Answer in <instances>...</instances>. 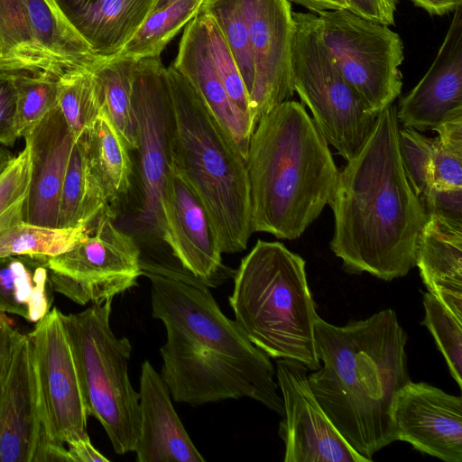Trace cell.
Instances as JSON below:
<instances>
[{"mask_svg":"<svg viewBox=\"0 0 462 462\" xmlns=\"http://www.w3.org/2000/svg\"><path fill=\"white\" fill-rule=\"evenodd\" d=\"M152 314L166 329L161 376L177 402L199 406L249 398L284 416L270 357L219 308L209 287L173 275L145 273Z\"/></svg>","mask_w":462,"mask_h":462,"instance_id":"1","label":"cell"},{"mask_svg":"<svg viewBox=\"0 0 462 462\" xmlns=\"http://www.w3.org/2000/svg\"><path fill=\"white\" fill-rule=\"evenodd\" d=\"M396 107L383 109L365 143L339 171L332 199L330 248L350 273L392 281L415 266L427 221L405 175L398 148Z\"/></svg>","mask_w":462,"mask_h":462,"instance_id":"2","label":"cell"},{"mask_svg":"<svg viewBox=\"0 0 462 462\" xmlns=\"http://www.w3.org/2000/svg\"><path fill=\"white\" fill-rule=\"evenodd\" d=\"M314 337L323 366L308 375L310 388L347 444L370 462L396 440L393 405L411 381L407 335L387 309L342 327L318 315Z\"/></svg>","mask_w":462,"mask_h":462,"instance_id":"3","label":"cell"},{"mask_svg":"<svg viewBox=\"0 0 462 462\" xmlns=\"http://www.w3.org/2000/svg\"><path fill=\"white\" fill-rule=\"evenodd\" d=\"M253 232L296 239L328 205L337 168L305 106L287 100L258 121L246 155Z\"/></svg>","mask_w":462,"mask_h":462,"instance_id":"4","label":"cell"},{"mask_svg":"<svg viewBox=\"0 0 462 462\" xmlns=\"http://www.w3.org/2000/svg\"><path fill=\"white\" fill-rule=\"evenodd\" d=\"M170 163L203 204L222 253L244 251L252 235L246 160L199 95L172 65Z\"/></svg>","mask_w":462,"mask_h":462,"instance_id":"5","label":"cell"},{"mask_svg":"<svg viewBox=\"0 0 462 462\" xmlns=\"http://www.w3.org/2000/svg\"><path fill=\"white\" fill-rule=\"evenodd\" d=\"M305 265L283 244L259 239L235 272L228 300L238 326L269 357L295 360L318 370V313Z\"/></svg>","mask_w":462,"mask_h":462,"instance_id":"6","label":"cell"},{"mask_svg":"<svg viewBox=\"0 0 462 462\" xmlns=\"http://www.w3.org/2000/svg\"><path fill=\"white\" fill-rule=\"evenodd\" d=\"M113 299L61 315L88 415L102 425L116 453L134 452L139 435V393L130 382L132 345L110 325Z\"/></svg>","mask_w":462,"mask_h":462,"instance_id":"7","label":"cell"},{"mask_svg":"<svg viewBox=\"0 0 462 462\" xmlns=\"http://www.w3.org/2000/svg\"><path fill=\"white\" fill-rule=\"evenodd\" d=\"M291 70L294 92L308 106L317 128L346 162L369 136L372 114L343 77L322 42L318 15L293 13Z\"/></svg>","mask_w":462,"mask_h":462,"instance_id":"8","label":"cell"},{"mask_svg":"<svg viewBox=\"0 0 462 462\" xmlns=\"http://www.w3.org/2000/svg\"><path fill=\"white\" fill-rule=\"evenodd\" d=\"M115 219L114 208L106 206L71 249L47 257L53 291L86 305L113 299L136 285L142 275L141 248Z\"/></svg>","mask_w":462,"mask_h":462,"instance_id":"9","label":"cell"},{"mask_svg":"<svg viewBox=\"0 0 462 462\" xmlns=\"http://www.w3.org/2000/svg\"><path fill=\"white\" fill-rule=\"evenodd\" d=\"M318 15L319 37L337 69L368 110L378 116L400 96L403 44L388 25L348 10Z\"/></svg>","mask_w":462,"mask_h":462,"instance_id":"10","label":"cell"},{"mask_svg":"<svg viewBox=\"0 0 462 462\" xmlns=\"http://www.w3.org/2000/svg\"><path fill=\"white\" fill-rule=\"evenodd\" d=\"M97 56L55 0H0V71L47 73L92 69Z\"/></svg>","mask_w":462,"mask_h":462,"instance_id":"11","label":"cell"},{"mask_svg":"<svg viewBox=\"0 0 462 462\" xmlns=\"http://www.w3.org/2000/svg\"><path fill=\"white\" fill-rule=\"evenodd\" d=\"M132 100L137 121L139 221L162 239L160 196L170 163L171 106L167 68L159 58L135 61Z\"/></svg>","mask_w":462,"mask_h":462,"instance_id":"12","label":"cell"},{"mask_svg":"<svg viewBox=\"0 0 462 462\" xmlns=\"http://www.w3.org/2000/svg\"><path fill=\"white\" fill-rule=\"evenodd\" d=\"M0 462H71L50 432L33 347L19 333L0 399Z\"/></svg>","mask_w":462,"mask_h":462,"instance_id":"13","label":"cell"},{"mask_svg":"<svg viewBox=\"0 0 462 462\" xmlns=\"http://www.w3.org/2000/svg\"><path fill=\"white\" fill-rule=\"evenodd\" d=\"M61 315L53 308L27 335L51 435L55 441L69 444L88 438L89 415Z\"/></svg>","mask_w":462,"mask_h":462,"instance_id":"14","label":"cell"},{"mask_svg":"<svg viewBox=\"0 0 462 462\" xmlns=\"http://www.w3.org/2000/svg\"><path fill=\"white\" fill-rule=\"evenodd\" d=\"M162 239L176 263L195 279L216 288L234 276L208 213L197 194L169 163L160 196Z\"/></svg>","mask_w":462,"mask_h":462,"instance_id":"15","label":"cell"},{"mask_svg":"<svg viewBox=\"0 0 462 462\" xmlns=\"http://www.w3.org/2000/svg\"><path fill=\"white\" fill-rule=\"evenodd\" d=\"M308 368L280 358L276 377L284 416L279 435L285 445L284 462H367L356 453L329 420L308 383Z\"/></svg>","mask_w":462,"mask_h":462,"instance_id":"16","label":"cell"},{"mask_svg":"<svg viewBox=\"0 0 462 462\" xmlns=\"http://www.w3.org/2000/svg\"><path fill=\"white\" fill-rule=\"evenodd\" d=\"M254 80L250 105L255 124L293 93L291 54L293 17L287 0H243Z\"/></svg>","mask_w":462,"mask_h":462,"instance_id":"17","label":"cell"},{"mask_svg":"<svg viewBox=\"0 0 462 462\" xmlns=\"http://www.w3.org/2000/svg\"><path fill=\"white\" fill-rule=\"evenodd\" d=\"M396 440L445 462H462V399L410 381L392 410Z\"/></svg>","mask_w":462,"mask_h":462,"instance_id":"18","label":"cell"},{"mask_svg":"<svg viewBox=\"0 0 462 462\" xmlns=\"http://www.w3.org/2000/svg\"><path fill=\"white\" fill-rule=\"evenodd\" d=\"M454 12L430 68L396 108L403 127L434 131L462 116V5Z\"/></svg>","mask_w":462,"mask_h":462,"instance_id":"19","label":"cell"},{"mask_svg":"<svg viewBox=\"0 0 462 462\" xmlns=\"http://www.w3.org/2000/svg\"><path fill=\"white\" fill-rule=\"evenodd\" d=\"M23 138L31 158L23 222L55 228L61 188L75 139L59 106Z\"/></svg>","mask_w":462,"mask_h":462,"instance_id":"20","label":"cell"},{"mask_svg":"<svg viewBox=\"0 0 462 462\" xmlns=\"http://www.w3.org/2000/svg\"><path fill=\"white\" fill-rule=\"evenodd\" d=\"M137 462H204L171 403L168 386L152 364H142Z\"/></svg>","mask_w":462,"mask_h":462,"instance_id":"21","label":"cell"},{"mask_svg":"<svg viewBox=\"0 0 462 462\" xmlns=\"http://www.w3.org/2000/svg\"><path fill=\"white\" fill-rule=\"evenodd\" d=\"M171 65L194 88L246 160L255 125L235 106L223 86L208 47L201 10L186 25Z\"/></svg>","mask_w":462,"mask_h":462,"instance_id":"22","label":"cell"},{"mask_svg":"<svg viewBox=\"0 0 462 462\" xmlns=\"http://www.w3.org/2000/svg\"><path fill=\"white\" fill-rule=\"evenodd\" d=\"M415 266L428 292L462 321V220L429 215Z\"/></svg>","mask_w":462,"mask_h":462,"instance_id":"23","label":"cell"},{"mask_svg":"<svg viewBox=\"0 0 462 462\" xmlns=\"http://www.w3.org/2000/svg\"><path fill=\"white\" fill-rule=\"evenodd\" d=\"M55 1L75 31L102 58L119 54L156 3V0Z\"/></svg>","mask_w":462,"mask_h":462,"instance_id":"24","label":"cell"},{"mask_svg":"<svg viewBox=\"0 0 462 462\" xmlns=\"http://www.w3.org/2000/svg\"><path fill=\"white\" fill-rule=\"evenodd\" d=\"M46 260L45 256L33 255L0 258V312L36 323L51 310Z\"/></svg>","mask_w":462,"mask_h":462,"instance_id":"25","label":"cell"},{"mask_svg":"<svg viewBox=\"0 0 462 462\" xmlns=\"http://www.w3.org/2000/svg\"><path fill=\"white\" fill-rule=\"evenodd\" d=\"M81 137L89 171L113 207L131 188L130 150L104 111Z\"/></svg>","mask_w":462,"mask_h":462,"instance_id":"26","label":"cell"},{"mask_svg":"<svg viewBox=\"0 0 462 462\" xmlns=\"http://www.w3.org/2000/svg\"><path fill=\"white\" fill-rule=\"evenodd\" d=\"M107 205L104 191L89 171L79 137L73 144L62 184L57 227L87 226Z\"/></svg>","mask_w":462,"mask_h":462,"instance_id":"27","label":"cell"},{"mask_svg":"<svg viewBox=\"0 0 462 462\" xmlns=\"http://www.w3.org/2000/svg\"><path fill=\"white\" fill-rule=\"evenodd\" d=\"M135 60L115 56L104 58L92 70L98 81L103 111L125 140L130 151H136L137 121L132 90Z\"/></svg>","mask_w":462,"mask_h":462,"instance_id":"28","label":"cell"},{"mask_svg":"<svg viewBox=\"0 0 462 462\" xmlns=\"http://www.w3.org/2000/svg\"><path fill=\"white\" fill-rule=\"evenodd\" d=\"M205 0H177L153 11L117 56L139 60L159 58L167 44L201 10Z\"/></svg>","mask_w":462,"mask_h":462,"instance_id":"29","label":"cell"},{"mask_svg":"<svg viewBox=\"0 0 462 462\" xmlns=\"http://www.w3.org/2000/svg\"><path fill=\"white\" fill-rule=\"evenodd\" d=\"M58 106L78 140L103 111L100 87L92 69H72L58 78Z\"/></svg>","mask_w":462,"mask_h":462,"instance_id":"30","label":"cell"},{"mask_svg":"<svg viewBox=\"0 0 462 462\" xmlns=\"http://www.w3.org/2000/svg\"><path fill=\"white\" fill-rule=\"evenodd\" d=\"M86 228H53L20 222L0 232V258L58 255L71 249Z\"/></svg>","mask_w":462,"mask_h":462,"instance_id":"31","label":"cell"},{"mask_svg":"<svg viewBox=\"0 0 462 462\" xmlns=\"http://www.w3.org/2000/svg\"><path fill=\"white\" fill-rule=\"evenodd\" d=\"M201 10L213 19L221 32L250 97L254 69L243 0H205Z\"/></svg>","mask_w":462,"mask_h":462,"instance_id":"32","label":"cell"},{"mask_svg":"<svg viewBox=\"0 0 462 462\" xmlns=\"http://www.w3.org/2000/svg\"><path fill=\"white\" fill-rule=\"evenodd\" d=\"M17 91V132L30 133L58 106V78L47 73L15 72Z\"/></svg>","mask_w":462,"mask_h":462,"instance_id":"33","label":"cell"},{"mask_svg":"<svg viewBox=\"0 0 462 462\" xmlns=\"http://www.w3.org/2000/svg\"><path fill=\"white\" fill-rule=\"evenodd\" d=\"M425 317L422 325L433 336L443 355L450 374L461 388L462 378V321L452 315L432 294L424 293Z\"/></svg>","mask_w":462,"mask_h":462,"instance_id":"34","label":"cell"},{"mask_svg":"<svg viewBox=\"0 0 462 462\" xmlns=\"http://www.w3.org/2000/svg\"><path fill=\"white\" fill-rule=\"evenodd\" d=\"M398 148L407 180L421 199L433 186L434 138L413 128H399Z\"/></svg>","mask_w":462,"mask_h":462,"instance_id":"35","label":"cell"},{"mask_svg":"<svg viewBox=\"0 0 462 462\" xmlns=\"http://www.w3.org/2000/svg\"><path fill=\"white\" fill-rule=\"evenodd\" d=\"M435 132L433 186L438 189L462 188V116L452 118Z\"/></svg>","mask_w":462,"mask_h":462,"instance_id":"36","label":"cell"},{"mask_svg":"<svg viewBox=\"0 0 462 462\" xmlns=\"http://www.w3.org/2000/svg\"><path fill=\"white\" fill-rule=\"evenodd\" d=\"M207 40L215 68L235 106L255 125L249 96L243 79L221 32L213 19L203 10Z\"/></svg>","mask_w":462,"mask_h":462,"instance_id":"37","label":"cell"},{"mask_svg":"<svg viewBox=\"0 0 462 462\" xmlns=\"http://www.w3.org/2000/svg\"><path fill=\"white\" fill-rule=\"evenodd\" d=\"M30 178L31 158L25 146L0 175V232L23 221Z\"/></svg>","mask_w":462,"mask_h":462,"instance_id":"38","label":"cell"},{"mask_svg":"<svg viewBox=\"0 0 462 462\" xmlns=\"http://www.w3.org/2000/svg\"><path fill=\"white\" fill-rule=\"evenodd\" d=\"M15 72L0 71V143L13 145L17 132V91Z\"/></svg>","mask_w":462,"mask_h":462,"instance_id":"39","label":"cell"},{"mask_svg":"<svg viewBox=\"0 0 462 462\" xmlns=\"http://www.w3.org/2000/svg\"><path fill=\"white\" fill-rule=\"evenodd\" d=\"M427 216L436 215L462 220V188L438 189L432 187L420 199Z\"/></svg>","mask_w":462,"mask_h":462,"instance_id":"40","label":"cell"},{"mask_svg":"<svg viewBox=\"0 0 462 462\" xmlns=\"http://www.w3.org/2000/svg\"><path fill=\"white\" fill-rule=\"evenodd\" d=\"M349 11L366 20L394 24L397 0H348Z\"/></svg>","mask_w":462,"mask_h":462,"instance_id":"41","label":"cell"},{"mask_svg":"<svg viewBox=\"0 0 462 462\" xmlns=\"http://www.w3.org/2000/svg\"><path fill=\"white\" fill-rule=\"evenodd\" d=\"M20 332L0 312V399L12 356L13 349Z\"/></svg>","mask_w":462,"mask_h":462,"instance_id":"42","label":"cell"},{"mask_svg":"<svg viewBox=\"0 0 462 462\" xmlns=\"http://www.w3.org/2000/svg\"><path fill=\"white\" fill-rule=\"evenodd\" d=\"M67 445L71 462H109V459L92 445L89 437Z\"/></svg>","mask_w":462,"mask_h":462,"instance_id":"43","label":"cell"},{"mask_svg":"<svg viewBox=\"0 0 462 462\" xmlns=\"http://www.w3.org/2000/svg\"><path fill=\"white\" fill-rule=\"evenodd\" d=\"M295 3L314 12L315 14L326 11L348 10V0H287Z\"/></svg>","mask_w":462,"mask_h":462,"instance_id":"44","label":"cell"},{"mask_svg":"<svg viewBox=\"0 0 462 462\" xmlns=\"http://www.w3.org/2000/svg\"><path fill=\"white\" fill-rule=\"evenodd\" d=\"M430 15H444L462 5V0H411Z\"/></svg>","mask_w":462,"mask_h":462,"instance_id":"45","label":"cell"},{"mask_svg":"<svg viewBox=\"0 0 462 462\" xmlns=\"http://www.w3.org/2000/svg\"><path fill=\"white\" fill-rule=\"evenodd\" d=\"M14 157L15 156L13 155V153L10 151L4 148H0V175L10 165Z\"/></svg>","mask_w":462,"mask_h":462,"instance_id":"46","label":"cell"},{"mask_svg":"<svg viewBox=\"0 0 462 462\" xmlns=\"http://www.w3.org/2000/svg\"><path fill=\"white\" fill-rule=\"evenodd\" d=\"M175 1H177V0H156V3L154 5V6H153V9H152V13L153 11L162 9V8L169 5L170 4H171V3L175 2Z\"/></svg>","mask_w":462,"mask_h":462,"instance_id":"47","label":"cell"}]
</instances>
